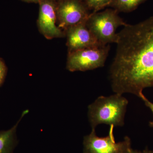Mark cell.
Instances as JSON below:
<instances>
[{"mask_svg":"<svg viewBox=\"0 0 153 153\" xmlns=\"http://www.w3.org/2000/svg\"><path fill=\"white\" fill-rule=\"evenodd\" d=\"M115 56L109 69L114 92L140 97L153 87V16L118 33Z\"/></svg>","mask_w":153,"mask_h":153,"instance_id":"cell-1","label":"cell"},{"mask_svg":"<svg viewBox=\"0 0 153 153\" xmlns=\"http://www.w3.org/2000/svg\"><path fill=\"white\" fill-rule=\"evenodd\" d=\"M128 103L127 99L118 94L97 98L88 106V116L92 129L101 124L123 126Z\"/></svg>","mask_w":153,"mask_h":153,"instance_id":"cell-2","label":"cell"},{"mask_svg":"<svg viewBox=\"0 0 153 153\" xmlns=\"http://www.w3.org/2000/svg\"><path fill=\"white\" fill-rule=\"evenodd\" d=\"M118 13L114 9H107L93 13L88 17L86 23L87 27L100 44L108 45L117 42V29L127 25Z\"/></svg>","mask_w":153,"mask_h":153,"instance_id":"cell-3","label":"cell"},{"mask_svg":"<svg viewBox=\"0 0 153 153\" xmlns=\"http://www.w3.org/2000/svg\"><path fill=\"white\" fill-rule=\"evenodd\" d=\"M110 49L109 44H100L68 52L66 69L71 72L85 71L103 67Z\"/></svg>","mask_w":153,"mask_h":153,"instance_id":"cell-4","label":"cell"},{"mask_svg":"<svg viewBox=\"0 0 153 153\" xmlns=\"http://www.w3.org/2000/svg\"><path fill=\"white\" fill-rule=\"evenodd\" d=\"M114 127L110 126L108 135L103 137L97 136L95 129H92L90 134L84 137L83 153H131L133 149L129 137H125L122 141L116 143Z\"/></svg>","mask_w":153,"mask_h":153,"instance_id":"cell-5","label":"cell"},{"mask_svg":"<svg viewBox=\"0 0 153 153\" xmlns=\"http://www.w3.org/2000/svg\"><path fill=\"white\" fill-rule=\"evenodd\" d=\"M81 0H62L57 6V25L65 32L70 27L87 21L90 14Z\"/></svg>","mask_w":153,"mask_h":153,"instance_id":"cell-6","label":"cell"},{"mask_svg":"<svg viewBox=\"0 0 153 153\" xmlns=\"http://www.w3.org/2000/svg\"><path fill=\"white\" fill-rule=\"evenodd\" d=\"M37 25L40 33L48 40L65 37V33L57 25V5L52 0L39 3Z\"/></svg>","mask_w":153,"mask_h":153,"instance_id":"cell-7","label":"cell"},{"mask_svg":"<svg viewBox=\"0 0 153 153\" xmlns=\"http://www.w3.org/2000/svg\"><path fill=\"white\" fill-rule=\"evenodd\" d=\"M86 21L65 30L68 53L101 44L88 28Z\"/></svg>","mask_w":153,"mask_h":153,"instance_id":"cell-8","label":"cell"},{"mask_svg":"<svg viewBox=\"0 0 153 153\" xmlns=\"http://www.w3.org/2000/svg\"><path fill=\"white\" fill-rule=\"evenodd\" d=\"M29 112L24 111L16 123L7 130L0 131V153H13L14 149L18 144L17 130L19 124L23 118Z\"/></svg>","mask_w":153,"mask_h":153,"instance_id":"cell-9","label":"cell"},{"mask_svg":"<svg viewBox=\"0 0 153 153\" xmlns=\"http://www.w3.org/2000/svg\"><path fill=\"white\" fill-rule=\"evenodd\" d=\"M146 0H112L110 7L118 12L128 13L134 10Z\"/></svg>","mask_w":153,"mask_h":153,"instance_id":"cell-10","label":"cell"},{"mask_svg":"<svg viewBox=\"0 0 153 153\" xmlns=\"http://www.w3.org/2000/svg\"><path fill=\"white\" fill-rule=\"evenodd\" d=\"M112 0H85V4L89 10L96 13L109 6Z\"/></svg>","mask_w":153,"mask_h":153,"instance_id":"cell-11","label":"cell"},{"mask_svg":"<svg viewBox=\"0 0 153 153\" xmlns=\"http://www.w3.org/2000/svg\"><path fill=\"white\" fill-rule=\"evenodd\" d=\"M7 67L4 61L0 57V87L4 82L7 73Z\"/></svg>","mask_w":153,"mask_h":153,"instance_id":"cell-12","label":"cell"},{"mask_svg":"<svg viewBox=\"0 0 153 153\" xmlns=\"http://www.w3.org/2000/svg\"><path fill=\"white\" fill-rule=\"evenodd\" d=\"M140 98L144 102L145 105L148 107H149L152 111L153 114V103L150 101L143 94L140 96ZM149 125L151 127H153V121L150 122Z\"/></svg>","mask_w":153,"mask_h":153,"instance_id":"cell-13","label":"cell"},{"mask_svg":"<svg viewBox=\"0 0 153 153\" xmlns=\"http://www.w3.org/2000/svg\"><path fill=\"white\" fill-rule=\"evenodd\" d=\"M131 153H153V151H150L147 148H146V149L143 151V152L137 150H133Z\"/></svg>","mask_w":153,"mask_h":153,"instance_id":"cell-14","label":"cell"},{"mask_svg":"<svg viewBox=\"0 0 153 153\" xmlns=\"http://www.w3.org/2000/svg\"><path fill=\"white\" fill-rule=\"evenodd\" d=\"M22 1L26 2L39 3V4L44 0H22Z\"/></svg>","mask_w":153,"mask_h":153,"instance_id":"cell-15","label":"cell"},{"mask_svg":"<svg viewBox=\"0 0 153 153\" xmlns=\"http://www.w3.org/2000/svg\"><path fill=\"white\" fill-rule=\"evenodd\" d=\"M59 1H62V0H59Z\"/></svg>","mask_w":153,"mask_h":153,"instance_id":"cell-16","label":"cell"}]
</instances>
